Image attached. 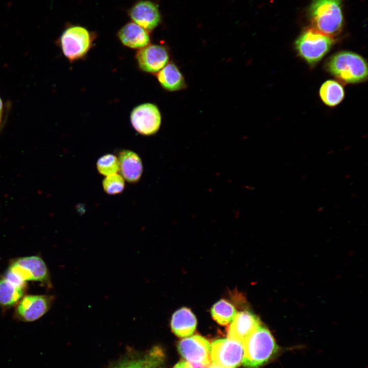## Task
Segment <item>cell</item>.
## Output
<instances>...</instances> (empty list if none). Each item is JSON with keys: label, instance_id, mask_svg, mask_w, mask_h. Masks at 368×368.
Listing matches in <instances>:
<instances>
[{"label": "cell", "instance_id": "8992f818", "mask_svg": "<svg viewBox=\"0 0 368 368\" xmlns=\"http://www.w3.org/2000/svg\"><path fill=\"white\" fill-rule=\"evenodd\" d=\"M54 299L50 295H25L16 305L13 317L19 321H34L49 311Z\"/></svg>", "mask_w": 368, "mask_h": 368}, {"label": "cell", "instance_id": "6da1fadb", "mask_svg": "<svg viewBox=\"0 0 368 368\" xmlns=\"http://www.w3.org/2000/svg\"><path fill=\"white\" fill-rule=\"evenodd\" d=\"M242 363L246 367L257 368L272 359L279 348L269 330L261 325L243 342Z\"/></svg>", "mask_w": 368, "mask_h": 368}, {"label": "cell", "instance_id": "277c9868", "mask_svg": "<svg viewBox=\"0 0 368 368\" xmlns=\"http://www.w3.org/2000/svg\"><path fill=\"white\" fill-rule=\"evenodd\" d=\"M334 42L332 37L311 28L301 33L294 46L298 56L310 65L314 66L330 51Z\"/></svg>", "mask_w": 368, "mask_h": 368}, {"label": "cell", "instance_id": "d6986e66", "mask_svg": "<svg viewBox=\"0 0 368 368\" xmlns=\"http://www.w3.org/2000/svg\"><path fill=\"white\" fill-rule=\"evenodd\" d=\"M157 77L162 86L169 91L179 90L186 86L182 73L173 63L167 64L158 72Z\"/></svg>", "mask_w": 368, "mask_h": 368}, {"label": "cell", "instance_id": "5bb4252c", "mask_svg": "<svg viewBox=\"0 0 368 368\" xmlns=\"http://www.w3.org/2000/svg\"><path fill=\"white\" fill-rule=\"evenodd\" d=\"M164 354L157 347L136 356H129L120 360L111 368H163Z\"/></svg>", "mask_w": 368, "mask_h": 368}, {"label": "cell", "instance_id": "e0dca14e", "mask_svg": "<svg viewBox=\"0 0 368 368\" xmlns=\"http://www.w3.org/2000/svg\"><path fill=\"white\" fill-rule=\"evenodd\" d=\"M27 285L13 282L0 275V307L4 310L14 307L25 295Z\"/></svg>", "mask_w": 368, "mask_h": 368}, {"label": "cell", "instance_id": "8fae6325", "mask_svg": "<svg viewBox=\"0 0 368 368\" xmlns=\"http://www.w3.org/2000/svg\"><path fill=\"white\" fill-rule=\"evenodd\" d=\"M136 59L141 70L148 73H156L168 63L169 54L163 45L148 44L137 51Z\"/></svg>", "mask_w": 368, "mask_h": 368}, {"label": "cell", "instance_id": "9a60e30c", "mask_svg": "<svg viewBox=\"0 0 368 368\" xmlns=\"http://www.w3.org/2000/svg\"><path fill=\"white\" fill-rule=\"evenodd\" d=\"M118 159L122 177L129 182L138 181L143 173L140 156L132 151L124 150L119 153Z\"/></svg>", "mask_w": 368, "mask_h": 368}, {"label": "cell", "instance_id": "4fadbf2b", "mask_svg": "<svg viewBox=\"0 0 368 368\" xmlns=\"http://www.w3.org/2000/svg\"><path fill=\"white\" fill-rule=\"evenodd\" d=\"M129 16L134 23L146 31L154 29L160 19L158 8L149 1H141L136 3L130 9Z\"/></svg>", "mask_w": 368, "mask_h": 368}, {"label": "cell", "instance_id": "d4e9b609", "mask_svg": "<svg viewBox=\"0 0 368 368\" xmlns=\"http://www.w3.org/2000/svg\"><path fill=\"white\" fill-rule=\"evenodd\" d=\"M190 363V362H189ZM192 368H210V364L190 363Z\"/></svg>", "mask_w": 368, "mask_h": 368}, {"label": "cell", "instance_id": "ba28073f", "mask_svg": "<svg viewBox=\"0 0 368 368\" xmlns=\"http://www.w3.org/2000/svg\"><path fill=\"white\" fill-rule=\"evenodd\" d=\"M242 343L229 338L214 341L211 346L212 362L227 368H236L242 363Z\"/></svg>", "mask_w": 368, "mask_h": 368}, {"label": "cell", "instance_id": "5b68a950", "mask_svg": "<svg viewBox=\"0 0 368 368\" xmlns=\"http://www.w3.org/2000/svg\"><path fill=\"white\" fill-rule=\"evenodd\" d=\"M8 269L25 282L37 281L51 286L49 269L44 260L38 256L13 259Z\"/></svg>", "mask_w": 368, "mask_h": 368}, {"label": "cell", "instance_id": "ac0fdd59", "mask_svg": "<svg viewBox=\"0 0 368 368\" xmlns=\"http://www.w3.org/2000/svg\"><path fill=\"white\" fill-rule=\"evenodd\" d=\"M197 325V320L190 309L182 307L175 311L171 320L172 332L177 336L186 337L192 335Z\"/></svg>", "mask_w": 368, "mask_h": 368}, {"label": "cell", "instance_id": "603a6c76", "mask_svg": "<svg viewBox=\"0 0 368 368\" xmlns=\"http://www.w3.org/2000/svg\"><path fill=\"white\" fill-rule=\"evenodd\" d=\"M105 192L109 195L119 194L125 187L124 178L117 173L106 176L102 182Z\"/></svg>", "mask_w": 368, "mask_h": 368}, {"label": "cell", "instance_id": "cb8c5ba5", "mask_svg": "<svg viewBox=\"0 0 368 368\" xmlns=\"http://www.w3.org/2000/svg\"><path fill=\"white\" fill-rule=\"evenodd\" d=\"M173 368H192V366L189 362L181 361L177 363Z\"/></svg>", "mask_w": 368, "mask_h": 368}, {"label": "cell", "instance_id": "7a4b0ae2", "mask_svg": "<svg viewBox=\"0 0 368 368\" xmlns=\"http://www.w3.org/2000/svg\"><path fill=\"white\" fill-rule=\"evenodd\" d=\"M308 14L313 28L324 34L332 37L342 29V0H313Z\"/></svg>", "mask_w": 368, "mask_h": 368}, {"label": "cell", "instance_id": "7402d4cb", "mask_svg": "<svg viewBox=\"0 0 368 368\" xmlns=\"http://www.w3.org/2000/svg\"><path fill=\"white\" fill-rule=\"evenodd\" d=\"M97 168L101 174L106 176L116 173L120 170L118 158L112 154L104 155L97 160Z\"/></svg>", "mask_w": 368, "mask_h": 368}, {"label": "cell", "instance_id": "484cf974", "mask_svg": "<svg viewBox=\"0 0 368 368\" xmlns=\"http://www.w3.org/2000/svg\"><path fill=\"white\" fill-rule=\"evenodd\" d=\"M210 368H227L219 365H217L214 363L212 362Z\"/></svg>", "mask_w": 368, "mask_h": 368}, {"label": "cell", "instance_id": "4316f807", "mask_svg": "<svg viewBox=\"0 0 368 368\" xmlns=\"http://www.w3.org/2000/svg\"><path fill=\"white\" fill-rule=\"evenodd\" d=\"M3 102L1 98H0V123L3 112Z\"/></svg>", "mask_w": 368, "mask_h": 368}, {"label": "cell", "instance_id": "7c38bea8", "mask_svg": "<svg viewBox=\"0 0 368 368\" xmlns=\"http://www.w3.org/2000/svg\"><path fill=\"white\" fill-rule=\"evenodd\" d=\"M231 323L227 330V337L241 343L261 325L258 317L246 310L236 313Z\"/></svg>", "mask_w": 368, "mask_h": 368}, {"label": "cell", "instance_id": "52a82bcc", "mask_svg": "<svg viewBox=\"0 0 368 368\" xmlns=\"http://www.w3.org/2000/svg\"><path fill=\"white\" fill-rule=\"evenodd\" d=\"M60 43L64 56L70 61L83 57L91 43L89 32L85 28L75 26L68 28L62 33Z\"/></svg>", "mask_w": 368, "mask_h": 368}, {"label": "cell", "instance_id": "3957f363", "mask_svg": "<svg viewBox=\"0 0 368 368\" xmlns=\"http://www.w3.org/2000/svg\"><path fill=\"white\" fill-rule=\"evenodd\" d=\"M326 69L332 76L346 83H357L367 77V64L360 55L349 51L338 52L330 57Z\"/></svg>", "mask_w": 368, "mask_h": 368}, {"label": "cell", "instance_id": "2e32d148", "mask_svg": "<svg viewBox=\"0 0 368 368\" xmlns=\"http://www.w3.org/2000/svg\"><path fill=\"white\" fill-rule=\"evenodd\" d=\"M118 37L124 45L132 49L143 48L150 40L147 31L134 22L124 25L119 31Z\"/></svg>", "mask_w": 368, "mask_h": 368}, {"label": "cell", "instance_id": "44dd1931", "mask_svg": "<svg viewBox=\"0 0 368 368\" xmlns=\"http://www.w3.org/2000/svg\"><path fill=\"white\" fill-rule=\"evenodd\" d=\"M211 312L213 319L222 326L230 324L237 313L234 306L224 300H221L215 304Z\"/></svg>", "mask_w": 368, "mask_h": 368}, {"label": "cell", "instance_id": "30bf717a", "mask_svg": "<svg viewBox=\"0 0 368 368\" xmlns=\"http://www.w3.org/2000/svg\"><path fill=\"white\" fill-rule=\"evenodd\" d=\"M180 354L190 363L210 364L211 344L202 336L195 335L183 339L178 344Z\"/></svg>", "mask_w": 368, "mask_h": 368}, {"label": "cell", "instance_id": "9c48e42d", "mask_svg": "<svg viewBox=\"0 0 368 368\" xmlns=\"http://www.w3.org/2000/svg\"><path fill=\"white\" fill-rule=\"evenodd\" d=\"M131 124L141 134L155 133L161 124V114L158 107L152 103H144L135 107L130 115Z\"/></svg>", "mask_w": 368, "mask_h": 368}, {"label": "cell", "instance_id": "ffe728a7", "mask_svg": "<svg viewBox=\"0 0 368 368\" xmlns=\"http://www.w3.org/2000/svg\"><path fill=\"white\" fill-rule=\"evenodd\" d=\"M319 96L323 102L331 107L340 103L344 96L343 87L338 82L329 80L325 82L319 89Z\"/></svg>", "mask_w": 368, "mask_h": 368}]
</instances>
